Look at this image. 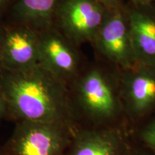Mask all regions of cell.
<instances>
[{
    "instance_id": "obj_3",
    "label": "cell",
    "mask_w": 155,
    "mask_h": 155,
    "mask_svg": "<svg viewBox=\"0 0 155 155\" xmlns=\"http://www.w3.org/2000/svg\"><path fill=\"white\" fill-rule=\"evenodd\" d=\"M120 95L131 131L155 114V66L137 63L121 70Z\"/></svg>"
},
{
    "instance_id": "obj_19",
    "label": "cell",
    "mask_w": 155,
    "mask_h": 155,
    "mask_svg": "<svg viewBox=\"0 0 155 155\" xmlns=\"http://www.w3.org/2000/svg\"><path fill=\"white\" fill-rule=\"evenodd\" d=\"M153 4H154V6H155V0H154V2H153Z\"/></svg>"
},
{
    "instance_id": "obj_8",
    "label": "cell",
    "mask_w": 155,
    "mask_h": 155,
    "mask_svg": "<svg viewBox=\"0 0 155 155\" xmlns=\"http://www.w3.org/2000/svg\"><path fill=\"white\" fill-rule=\"evenodd\" d=\"M134 146L127 127H78L66 155H132Z\"/></svg>"
},
{
    "instance_id": "obj_1",
    "label": "cell",
    "mask_w": 155,
    "mask_h": 155,
    "mask_svg": "<svg viewBox=\"0 0 155 155\" xmlns=\"http://www.w3.org/2000/svg\"><path fill=\"white\" fill-rule=\"evenodd\" d=\"M0 85L8 114L17 121L55 124L75 131L65 83L41 66L21 72L0 71Z\"/></svg>"
},
{
    "instance_id": "obj_10",
    "label": "cell",
    "mask_w": 155,
    "mask_h": 155,
    "mask_svg": "<svg viewBox=\"0 0 155 155\" xmlns=\"http://www.w3.org/2000/svg\"><path fill=\"white\" fill-rule=\"evenodd\" d=\"M131 42L138 63L155 66V6L127 3Z\"/></svg>"
},
{
    "instance_id": "obj_13",
    "label": "cell",
    "mask_w": 155,
    "mask_h": 155,
    "mask_svg": "<svg viewBox=\"0 0 155 155\" xmlns=\"http://www.w3.org/2000/svg\"><path fill=\"white\" fill-rule=\"evenodd\" d=\"M107 9H115L121 7L127 4V0H96Z\"/></svg>"
},
{
    "instance_id": "obj_9",
    "label": "cell",
    "mask_w": 155,
    "mask_h": 155,
    "mask_svg": "<svg viewBox=\"0 0 155 155\" xmlns=\"http://www.w3.org/2000/svg\"><path fill=\"white\" fill-rule=\"evenodd\" d=\"M2 71L21 72L40 66L39 32L15 25L7 28L1 60Z\"/></svg>"
},
{
    "instance_id": "obj_6",
    "label": "cell",
    "mask_w": 155,
    "mask_h": 155,
    "mask_svg": "<svg viewBox=\"0 0 155 155\" xmlns=\"http://www.w3.org/2000/svg\"><path fill=\"white\" fill-rule=\"evenodd\" d=\"M106 11L107 8L96 0H62L54 25L75 45L92 42Z\"/></svg>"
},
{
    "instance_id": "obj_7",
    "label": "cell",
    "mask_w": 155,
    "mask_h": 155,
    "mask_svg": "<svg viewBox=\"0 0 155 155\" xmlns=\"http://www.w3.org/2000/svg\"><path fill=\"white\" fill-rule=\"evenodd\" d=\"M40 66L68 86L83 71L75 45L53 25L39 32Z\"/></svg>"
},
{
    "instance_id": "obj_16",
    "label": "cell",
    "mask_w": 155,
    "mask_h": 155,
    "mask_svg": "<svg viewBox=\"0 0 155 155\" xmlns=\"http://www.w3.org/2000/svg\"><path fill=\"white\" fill-rule=\"evenodd\" d=\"M6 30H7V28H5L3 25L0 24V71H2V65H1L2 53L4 42H5Z\"/></svg>"
},
{
    "instance_id": "obj_5",
    "label": "cell",
    "mask_w": 155,
    "mask_h": 155,
    "mask_svg": "<svg viewBox=\"0 0 155 155\" xmlns=\"http://www.w3.org/2000/svg\"><path fill=\"white\" fill-rule=\"evenodd\" d=\"M91 43L103 61L120 70L131 68L138 63L131 42L127 4L107 9Z\"/></svg>"
},
{
    "instance_id": "obj_14",
    "label": "cell",
    "mask_w": 155,
    "mask_h": 155,
    "mask_svg": "<svg viewBox=\"0 0 155 155\" xmlns=\"http://www.w3.org/2000/svg\"><path fill=\"white\" fill-rule=\"evenodd\" d=\"M132 155H155V154L149 149L139 144L134 140V146Z\"/></svg>"
},
{
    "instance_id": "obj_18",
    "label": "cell",
    "mask_w": 155,
    "mask_h": 155,
    "mask_svg": "<svg viewBox=\"0 0 155 155\" xmlns=\"http://www.w3.org/2000/svg\"><path fill=\"white\" fill-rule=\"evenodd\" d=\"M11 0H0V17L2 16L6 9L9 8Z\"/></svg>"
},
{
    "instance_id": "obj_15",
    "label": "cell",
    "mask_w": 155,
    "mask_h": 155,
    "mask_svg": "<svg viewBox=\"0 0 155 155\" xmlns=\"http://www.w3.org/2000/svg\"><path fill=\"white\" fill-rule=\"evenodd\" d=\"M7 113H8V111H7V103H6L2 89L1 85H0V118L2 117Z\"/></svg>"
},
{
    "instance_id": "obj_17",
    "label": "cell",
    "mask_w": 155,
    "mask_h": 155,
    "mask_svg": "<svg viewBox=\"0 0 155 155\" xmlns=\"http://www.w3.org/2000/svg\"><path fill=\"white\" fill-rule=\"evenodd\" d=\"M127 2L129 5L135 7H139V6L152 5L154 0H127Z\"/></svg>"
},
{
    "instance_id": "obj_12",
    "label": "cell",
    "mask_w": 155,
    "mask_h": 155,
    "mask_svg": "<svg viewBox=\"0 0 155 155\" xmlns=\"http://www.w3.org/2000/svg\"><path fill=\"white\" fill-rule=\"evenodd\" d=\"M131 134L135 141L155 154V114L131 131Z\"/></svg>"
},
{
    "instance_id": "obj_4",
    "label": "cell",
    "mask_w": 155,
    "mask_h": 155,
    "mask_svg": "<svg viewBox=\"0 0 155 155\" xmlns=\"http://www.w3.org/2000/svg\"><path fill=\"white\" fill-rule=\"evenodd\" d=\"M73 131L55 124L22 121L8 144L9 155H66Z\"/></svg>"
},
{
    "instance_id": "obj_2",
    "label": "cell",
    "mask_w": 155,
    "mask_h": 155,
    "mask_svg": "<svg viewBox=\"0 0 155 155\" xmlns=\"http://www.w3.org/2000/svg\"><path fill=\"white\" fill-rule=\"evenodd\" d=\"M120 73L119 68L102 61L83 69L70 83V107L78 127H129L120 95Z\"/></svg>"
},
{
    "instance_id": "obj_11",
    "label": "cell",
    "mask_w": 155,
    "mask_h": 155,
    "mask_svg": "<svg viewBox=\"0 0 155 155\" xmlns=\"http://www.w3.org/2000/svg\"><path fill=\"white\" fill-rule=\"evenodd\" d=\"M62 0H11L9 7L15 25L42 31L54 25ZM9 9V8H8Z\"/></svg>"
}]
</instances>
